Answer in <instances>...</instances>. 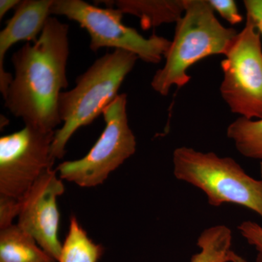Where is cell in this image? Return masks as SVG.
<instances>
[{
    "label": "cell",
    "instance_id": "obj_22",
    "mask_svg": "<svg viewBox=\"0 0 262 262\" xmlns=\"http://www.w3.org/2000/svg\"><path fill=\"white\" fill-rule=\"evenodd\" d=\"M260 176L262 180V161L260 162Z\"/></svg>",
    "mask_w": 262,
    "mask_h": 262
},
{
    "label": "cell",
    "instance_id": "obj_10",
    "mask_svg": "<svg viewBox=\"0 0 262 262\" xmlns=\"http://www.w3.org/2000/svg\"><path fill=\"white\" fill-rule=\"evenodd\" d=\"M54 0H24L15 8L14 15L0 32V91L4 97L13 75L5 70V57L13 45L20 41L37 42L48 19Z\"/></svg>",
    "mask_w": 262,
    "mask_h": 262
},
{
    "label": "cell",
    "instance_id": "obj_2",
    "mask_svg": "<svg viewBox=\"0 0 262 262\" xmlns=\"http://www.w3.org/2000/svg\"><path fill=\"white\" fill-rule=\"evenodd\" d=\"M138 59L130 52L115 50L96 60L77 79L73 89L61 93L58 110L63 124L55 132L52 144L55 159L64 156L66 146L76 131L92 123L117 98Z\"/></svg>",
    "mask_w": 262,
    "mask_h": 262
},
{
    "label": "cell",
    "instance_id": "obj_21",
    "mask_svg": "<svg viewBox=\"0 0 262 262\" xmlns=\"http://www.w3.org/2000/svg\"><path fill=\"white\" fill-rule=\"evenodd\" d=\"M231 262H248L242 256H239L235 252L232 253V257H231Z\"/></svg>",
    "mask_w": 262,
    "mask_h": 262
},
{
    "label": "cell",
    "instance_id": "obj_17",
    "mask_svg": "<svg viewBox=\"0 0 262 262\" xmlns=\"http://www.w3.org/2000/svg\"><path fill=\"white\" fill-rule=\"evenodd\" d=\"M21 200L0 195V229L13 225V220L20 213Z\"/></svg>",
    "mask_w": 262,
    "mask_h": 262
},
{
    "label": "cell",
    "instance_id": "obj_15",
    "mask_svg": "<svg viewBox=\"0 0 262 262\" xmlns=\"http://www.w3.org/2000/svg\"><path fill=\"white\" fill-rule=\"evenodd\" d=\"M227 136L243 156L262 161V119L239 117L227 127Z\"/></svg>",
    "mask_w": 262,
    "mask_h": 262
},
{
    "label": "cell",
    "instance_id": "obj_1",
    "mask_svg": "<svg viewBox=\"0 0 262 262\" xmlns=\"http://www.w3.org/2000/svg\"><path fill=\"white\" fill-rule=\"evenodd\" d=\"M69 26L50 17L37 42L24 45L12 58L15 77L5 106L25 125L55 131L61 123L58 102L68 87Z\"/></svg>",
    "mask_w": 262,
    "mask_h": 262
},
{
    "label": "cell",
    "instance_id": "obj_6",
    "mask_svg": "<svg viewBox=\"0 0 262 262\" xmlns=\"http://www.w3.org/2000/svg\"><path fill=\"white\" fill-rule=\"evenodd\" d=\"M127 103V95L120 94L103 110L106 126L102 134L83 158L58 165L56 170L60 178L81 187H96L136 152V137L129 126Z\"/></svg>",
    "mask_w": 262,
    "mask_h": 262
},
{
    "label": "cell",
    "instance_id": "obj_3",
    "mask_svg": "<svg viewBox=\"0 0 262 262\" xmlns=\"http://www.w3.org/2000/svg\"><path fill=\"white\" fill-rule=\"evenodd\" d=\"M176 26L163 68L157 71L151 85L167 96L173 85L182 88L190 80L187 70L206 57L225 55L238 32L220 23L208 0H185V11Z\"/></svg>",
    "mask_w": 262,
    "mask_h": 262
},
{
    "label": "cell",
    "instance_id": "obj_11",
    "mask_svg": "<svg viewBox=\"0 0 262 262\" xmlns=\"http://www.w3.org/2000/svg\"><path fill=\"white\" fill-rule=\"evenodd\" d=\"M102 3L107 6H115L123 14L138 17L144 30L163 24H177L185 11V0H117Z\"/></svg>",
    "mask_w": 262,
    "mask_h": 262
},
{
    "label": "cell",
    "instance_id": "obj_19",
    "mask_svg": "<svg viewBox=\"0 0 262 262\" xmlns=\"http://www.w3.org/2000/svg\"><path fill=\"white\" fill-rule=\"evenodd\" d=\"M246 17L251 19L262 38V0H245Z\"/></svg>",
    "mask_w": 262,
    "mask_h": 262
},
{
    "label": "cell",
    "instance_id": "obj_4",
    "mask_svg": "<svg viewBox=\"0 0 262 262\" xmlns=\"http://www.w3.org/2000/svg\"><path fill=\"white\" fill-rule=\"evenodd\" d=\"M173 165L176 178L203 191L211 206L238 205L262 220V180L248 175L233 158L182 146L174 150Z\"/></svg>",
    "mask_w": 262,
    "mask_h": 262
},
{
    "label": "cell",
    "instance_id": "obj_18",
    "mask_svg": "<svg viewBox=\"0 0 262 262\" xmlns=\"http://www.w3.org/2000/svg\"><path fill=\"white\" fill-rule=\"evenodd\" d=\"M212 9L216 11L231 25H236L244 20L239 13L237 4L233 0H208Z\"/></svg>",
    "mask_w": 262,
    "mask_h": 262
},
{
    "label": "cell",
    "instance_id": "obj_8",
    "mask_svg": "<svg viewBox=\"0 0 262 262\" xmlns=\"http://www.w3.org/2000/svg\"><path fill=\"white\" fill-rule=\"evenodd\" d=\"M55 131L25 125L0 139V195L21 200L41 176L53 168Z\"/></svg>",
    "mask_w": 262,
    "mask_h": 262
},
{
    "label": "cell",
    "instance_id": "obj_14",
    "mask_svg": "<svg viewBox=\"0 0 262 262\" xmlns=\"http://www.w3.org/2000/svg\"><path fill=\"white\" fill-rule=\"evenodd\" d=\"M103 253V246L90 238L77 218L72 215L58 262H98Z\"/></svg>",
    "mask_w": 262,
    "mask_h": 262
},
{
    "label": "cell",
    "instance_id": "obj_13",
    "mask_svg": "<svg viewBox=\"0 0 262 262\" xmlns=\"http://www.w3.org/2000/svg\"><path fill=\"white\" fill-rule=\"evenodd\" d=\"M232 238V230L226 225L204 229L196 242L201 251L193 255L189 262H231Z\"/></svg>",
    "mask_w": 262,
    "mask_h": 262
},
{
    "label": "cell",
    "instance_id": "obj_7",
    "mask_svg": "<svg viewBox=\"0 0 262 262\" xmlns=\"http://www.w3.org/2000/svg\"><path fill=\"white\" fill-rule=\"evenodd\" d=\"M220 93L232 113L248 120L262 119L261 37L252 20L237 34L221 63Z\"/></svg>",
    "mask_w": 262,
    "mask_h": 262
},
{
    "label": "cell",
    "instance_id": "obj_20",
    "mask_svg": "<svg viewBox=\"0 0 262 262\" xmlns=\"http://www.w3.org/2000/svg\"><path fill=\"white\" fill-rule=\"evenodd\" d=\"M21 1L19 0H1L0 1V19H3L5 14L10 10L15 9Z\"/></svg>",
    "mask_w": 262,
    "mask_h": 262
},
{
    "label": "cell",
    "instance_id": "obj_5",
    "mask_svg": "<svg viewBox=\"0 0 262 262\" xmlns=\"http://www.w3.org/2000/svg\"><path fill=\"white\" fill-rule=\"evenodd\" d=\"M51 13L67 17L85 29L92 51L113 48L134 53L146 63H158L171 43L156 34L143 37L135 29L124 25L123 13L113 6L100 8L82 0H54Z\"/></svg>",
    "mask_w": 262,
    "mask_h": 262
},
{
    "label": "cell",
    "instance_id": "obj_9",
    "mask_svg": "<svg viewBox=\"0 0 262 262\" xmlns=\"http://www.w3.org/2000/svg\"><path fill=\"white\" fill-rule=\"evenodd\" d=\"M64 191L57 170H47L22 198L17 223L57 262L62 250L58 239L60 213L57 201Z\"/></svg>",
    "mask_w": 262,
    "mask_h": 262
},
{
    "label": "cell",
    "instance_id": "obj_16",
    "mask_svg": "<svg viewBox=\"0 0 262 262\" xmlns=\"http://www.w3.org/2000/svg\"><path fill=\"white\" fill-rule=\"evenodd\" d=\"M237 229L248 244L256 250V262H262V226L252 221H244Z\"/></svg>",
    "mask_w": 262,
    "mask_h": 262
},
{
    "label": "cell",
    "instance_id": "obj_12",
    "mask_svg": "<svg viewBox=\"0 0 262 262\" xmlns=\"http://www.w3.org/2000/svg\"><path fill=\"white\" fill-rule=\"evenodd\" d=\"M0 262H57L30 234L13 225L0 229Z\"/></svg>",
    "mask_w": 262,
    "mask_h": 262
}]
</instances>
